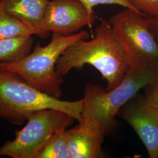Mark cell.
<instances>
[{"label":"cell","mask_w":158,"mask_h":158,"mask_svg":"<svg viewBox=\"0 0 158 158\" xmlns=\"http://www.w3.org/2000/svg\"><path fill=\"white\" fill-rule=\"evenodd\" d=\"M157 73L128 69L123 81L110 90L88 83L84 90L81 121L94 125L106 135L115 124V117L125 104Z\"/></svg>","instance_id":"277c9868"},{"label":"cell","mask_w":158,"mask_h":158,"mask_svg":"<svg viewBox=\"0 0 158 158\" xmlns=\"http://www.w3.org/2000/svg\"><path fill=\"white\" fill-rule=\"evenodd\" d=\"M138 11L147 17H158V0H128Z\"/></svg>","instance_id":"5bb4252c"},{"label":"cell","mask_w":158,"mask_h":158,"mask_svg":"<svg viewBox=\"0 0 158 158\" xmlns=\"http://www.w3.org/2000/svg\"><path fill=\"white\" fill-rule=\"evenodd\" d=\"M144 94L148 102L158 110V73L143 88Z\"/></svg>","instance_id":"2e32d148"},{"label":"cell","mask_w":158,"mask_h":158,"mask_svg":"<svg viewBox=\"0 0 158 158\" xmlns=\"http://www.w3.org/2000/svg\"><path fill=\"white\" fill-rule=\"evenodd\" d=\"M83 101H64L38 90L19 74L0 68V118L21 125L31 113L55 110L81 121Z\"/></svg>","instance_id":"7a4b0ae2"},{"label":"cell","mask_w":158,"mask_h":158,"mask_svg":"<svg viewBox=\"0 0 158 158\" xmlns=\"http://www.w3.org/2000/svg\"><path fill=\"white\" fill-rule=\"evenodd\" d=\"M66 131L54 134L36 158H69Z\"/></svg>","instance_id":"4fadbf2b"},{"label":"cell","mask_w":158,"mask_h":158,"mask_svg":"<svg viewBox=\"0 0 158 158\" xmlns=\"http://www.w3.org/2000/svg\"><path fill=\"white\" fill-rule=\"evenodd\" d=\"M118 115L135 131L149 158H158V109L138 94L121 108Z\"/></svg>","instance_id":"ba28073f"},{"label":"cell","mask_w":158,"mask_h":158,"mask_svg":"<svg viewBox=\"0 0 158 158\" xmlns=\"http://www.w3.org/2000/svg\"><path fill=\"white\" fill-rule=\"evenodd\" d=\"M96 19L80 0H50L42 20V29L48 36L51 32L68 36L81 29H91Z\"/></svg>","instance_id":"52a82bcc"},{"label":"cell","mask_w":158,"mask_h":158,"mask_svg":"<svg viewBox=\"0 0 158 158\" xmlns=\"http://www.w3.org/2000/svg\"></svg>","instance_id":"ac0fdd59"},{"label":"cell","mask_w":158,"mask_h":158,"mask_svg":"<svg viewBox=\"0 0 158 158\" xmlns=\"http://www.w3.org/2000/svg\"><path fill=\"white\" fill-rule=\"evenodd\" d=\"M145 15L128 8L108 20L127 57L129 69L158 73V43Z\"/></svg>","instance_id":"5b68a950"},{"label":"cell","mask_w":158,"mask_h":158,"mask_svg":"<svg viewBox=\"0 0 158 158\" xmlns=\"http://www.w3.org/2000/svg\"><path fill=\"white\" fill-rule=\"evenodd\" d=\"M76 119L66 113L55 110H41L31 113L15 137L0 147V156L12 158H36L52 135L66 130Z\"/></svg>","instance_id":"8992f818"},{"label":"cell","mask_w":158,"mask_h":158,"mask_svg":"<svg viewBox=\"0 0 158 158\" xmlns=\"http://www.w3.org/2000/svg\"><path fill=\"white\" fill-rule=\"evenodd\" d=\"M23 35L33 34L24 23L7 13L0 4V39Z\"/></svg>","instance_id":"7c38bea8"},{"label":"cell","mask_w":158,"mask_h":158,"mask_svg":"<svg viewBox=\"0 0 158 158\" xmlns=\"http://www.w3.org/2000/svg\"><path fill=\"white\" fill-rule=\"evenodd\" d=\"M89 38L85 31L68 36L52 33L47 45L38 43L28 56L15 62H0V68L19 74L38 90L60 98L63 77L57 72V62L69 46L80 39Z\"/></svg>","instance_id":"3957f363"},{"label":"cell","mask_w":158,"mask_h":158,"mask_svg":"<svg viewBox=\"0 0 158 158\" xmlns=\"http://www.w3.org/2000/svg\"><path fill=\"white\" fill-rule=\"evenodd\" d=\"M106 134L85 121L66 131L69 158H98L102 156Z\"/></svg>","instance_id":"9c48e42d"},{"label":"cell","mask_w":158,"mask_h":158,"mask_svg":"<svg viewBox=\"0 0 158 158\" xmlns=\"http://www.w3.org/2000/svg\"><path fill=\"white\" fill-rule=\"evenodd\" d=\"M80 1L84 3V4L87 8L88 10L92 14L94 13V12L93 11L94 7L99 5H118V6H123L125 8H128L130 10H134L135 11L139 12L130 4L128 0H80Z\"/></svg>","instance_id":"9a60e30c"},{"label":"cell","mask_w":158,"mask_h":158,"mask_svg":"<svg viewBox=\"0 0 158 158\" xmlns=\"http://www.w3.org/2000/svg\"><path fill=\"white\" fill-rule=\"evenodd\" d=\"M50 0H0L7 13L28 28L33 35L42 39L49 36L42 29V20Z\"/></svg>","instance_id":"30bf717a"},{"label":"cell","mask_w":158,"mask_h":158,"mask_svg":"<svg viewBox=\"0 0 158 158\" xmlns=\"http://www.w3.org/2000/svg\"><path fill=\"white\" fill-rule=\"evenodd\" d=\"M32 36L0 39V62H15L28 56L34 44Z\"/></svg>","instance_id":"8fae6325"},{"label":"cell","mask_w":158,"mask_h":158,"mask_svg":"<svg viewBox=\"0 0 158 158\" xmlns=\"http://www.w3.org/2000/svg\"><path fill=\"white\" fill-rule=\"evenodd\" d=\"M149 28L158 43V17H146Z\"/></svg>","instance_id":"e0dca14e"},{"label":"cell","mask_w":158,"mask_h":158,"mask_svg":"<svg viewBox=\"0 0 158 158\" xmlns=\"http://www.w3.org/2000/svg\"><path fill=\"white\" fill-rule=\"evenodd\" d=\"M85 64L101 73L107 81V90L124 79L129 64L108 20H102L90 40L80 39L69 46L59 58L56 68L63 77L71 70H81Z\"/></svg>","instance_id":"6da1fadb"}]
</instances>
